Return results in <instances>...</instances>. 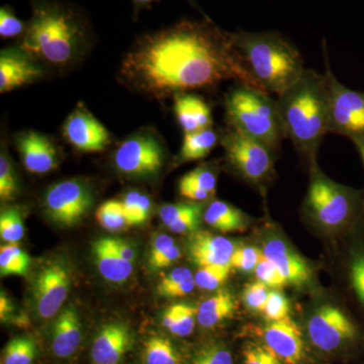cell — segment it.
<instances>
[{
  "instance_id": "obj_30",
  "label": "cell",
  "mask_w": 364,
  "mask_h": 364,
  "mask_svg": "<svg viewBox=\"0 0 364 364\" xmlns=\"http://www.w3.org/2000/svg\"><path fill=\"white\" fill-rule=\"evenodd\" d=\"M37 356V345L28 337H16L4 347L2 364H33Z\"/></svg>"
},
{
  "instance_id": "obj_34",
  "label": "cell",
  "mask_w": 364,
  "mask_h": 364,
  "mask_svg": "<svg viewBox=\"0 0 364 364\" xmlns=\"http://www.w3.org/2000/svg\"><path fill=\"white\" fill-rule=\"evenodd\" d=\"M25 235V225L21 210L16 208H7L0 215V237L9 244L18 243Z\"/></svg>"
},
{
  "instance_id": "obj_2",
  "label": "cell",
  "mask_w": 364,
  "mask_h": 364,
  "mask_svg": "<svg viewBox=\"0 0 364 364\" xmlns=\"http://www.w3.org/2000/svg\"><path fill=\"white\" fill-rule=\"evenodd\" d=\"M85 16L63 0H32V16L20 47L41 64L56 69L75 65L90 46Z\"/></svg>"
},
{
  "instance_id": "obj_39",
  "label": "cell",
  "mask_w": 364,
  "mask_h": 364,
  "mask_svg": "<svg viewBox=\"0 0 364 364\" xmlns=\"http://www.w3.org/2000/svg\"><path fill=\"white\" fill-rule=\"evenodd\" d=\"M262 251L253 246L236 248L232 255L231 267L242 272H252L262 258Z\"/></svg>"
},
{
  "instance_id": "obj_42",
  "label": "cell",
  "mask_w": 364,
  "mask_h": 364,
  "mask_svg": "<svg viewBox=\"0 0 364 364\" xmlns=\"http://www.w3.org/2000/svg\"><path fill=\"white\" fill-rule=\"evenodd\" d=\"M243 364H284L264 344L248 343L243 349Z\"/></svg>"
},
{
  "instance_id": "obj_50",
  "label": "cell",
  "mask_w": 364,
  "mask_h": 364,
  "mask_svg": "<svg viewBox=\"0 0 364 364\" xmlns=\"http://www.w3.org/2000/svg\"><path fill=\"white\" fill-rule=\"evenodd\" d=\"M131 1L132 4H133L134 9H135V14H138L139 11H142V9H149V7L152 6L154 2H157L158 0H131ZM186 1H188L191 6L195 7V9H198L205 18H208V16L203 14L200 7L198 6L196 0H186Z\"/></svg>"
},
{
  "instance_id": "obj_17",
  "label": "cell",
  "mask_w": 364,
  "mask_h": 364,
  "mask_svg": "<svg viewBox=\"0 0 364 364\" xmlns=\"http://www.w3.org/2000/svg\"><path fill=\"white\" fill-rule=\"evenodd\" d=\"M262 253L284 275L289 284L303 287L312 279L310 265L282 238L270 237L265 240Z\"/></svg>"
},
{
  "instance_id": "obj_18",
  "label": "cell",
  "mask_w": 364,
  "mask_h": 364,
  "mask_svg": "<svg viewBox=\"0 0 364 364\" xmlns=\"http://www.w3.org/2000/svg\"><path fill=\"white\" fill-rule=\"evenodd\" d=\"M235 250L236 246L233 241L207 231L191 234L188 241L189 257L200 267L210 265L231 267Z\"/></svg>"
},
{
  "instance_id": "obj_47",
  "label": "cell",
  "mask_w": 364,
  "mask_h": 364,
  "mask_svg": "<svg viewBox=\"0 0 364 364\" xmlns=\"http://www.w3.org/2000/svg\"><path fill=\"white\" fill-rule=\"evenodd\" d=\"M107 243L112 248V250L121 256L123 259L133 263L136 259V252L128 242L117 238H107Z\"/></svg>"
},
{
  "instance_id": "obj_20",
  "label": "cell",
  "mask_w": 364,
  "mask_h": 364,
  "mask_svg": "<svg viewBox=\"0 0 364 364\" xmlns=\"http://www.w3.org/2000/svg\"><path fill=\"white\" fill-rule=\"evenodd\" d=\"M82 341V325L77 311L67 306L59 314L54 323L51 347L59 358H67L75 353Z\"/></svg>"
},
{
  "instance_id": "obj_22",
  "label": "cell",
  "mask_w": 364,
  "mask_h": 364,
  "mask_svg": "<svg viewBox=\"0 0 364 364\" xmlns=\"http://www.w3.org/2000/svg\"><path fill=\"white\" fill-rule=\"evenodd\" d=\"M160 219L172 233L191 235L200 226L203 205L193 202L169 203L160 208Z\"/></svg>"
},
{
  "instance_id": "obj_8",
  "label": "cell",
  "mask_w": 364,
  "mask_h": 364,
  "mask_svg": "<svg viewBox=\"0 0 364 364\" xmlns=\"http://www.w3.org/2000/svg\"><path fill=\"white\" fill-rule=\"evenodd\" d=\"M220 144L224 148L228 164L243 181L263 186L272 178L273 151L267 146L229 127L221 133Z\"/></svg>"
},
{
  "instance_id": "obj_38",
  "label": "cell",
  "mask_w": 364,
  "mask_h": 364,
  "mask_svg": "<svg viewBox=\"0 0 364 364\" xmlns=\"http://www.w3.org/2000/svg\"><path fill=\"white\" fill-rule=\"evenodd\" d=\"M268 287L263 282H257L249 284L243 289L242 299L245 304L246 308L253 312L263 313L268 299Z\"/></svg>"
},
{
  "instance_id": "obj_32",
  "label": "cell",
  "mask_w": 364,
  "mask_h": 364,
  "mask_svg": "<svg viewBox=\"0 0 364 364\" xmlns=\"http://www.w3.org/2000/svg\"><path fill=\"white\" fill-rule=\"evenodd\" d=\"M97 222L107 231L117 232L130 226L121 200H109L97 208Z\"/></svg>"
},
{
  "instance_id": "obj_19",
  "label": "cell",
  "mask_w": 364,
  "mask_h": 364,
  "mask_svg": "<svg viewBox=\"0 0 364 364\" xmlns=\"http://www.w3.org/2000/svg\"><path fill=\"white\" fill-rule=\"evenodd\" d=\"M132 335L128 326L109 323L98 331L91 346L93 364H119L130 349Z\"/></svg>"
},
{
  "instance_id": "obj_7",
  "label": "cell",
  "mask_w": 364,
  "mask_h": 364,
  "mask_svg": "<svg viewBox=\"0 0 364 364\" xmlns=\"http://www.w3.org/2000/svg\"><path fill=\"white\" fill-rule=\"evenodd\" d=\"M166 147L153 128H142L126 136L114 152V167L119 173L135 179H153L161 173Z\"/></svg>"
},
{
  "instance_id": "obj_43",
  "label": "cell",
  "mask_w": 364,
  "mask_h": 364,
  "mask_svg": "<svg viewBox=\"0 0 364 364\" xmlns=\"http://www.w3.org/2000/svg\"><path fill=\"white\" fill-rule=\"evenodd\" d=\"M186 176L196 182L200 188L214 196L217 193V174L215 169L207 164L200 165L193 171L186 173Z\"/></svg>"
},
{
  "instance_id": "obj_49",
  "label": "cell",
  "mask_w": 364,
  "mask_h": 364,
  "mask_svg": "<svg viewBox=\"0 0 364 364\" xmlns=\"http://www.w3.org/2000/svg\"><path fill=\"white\" fill-rule=\"evenodd\" d=\"M151 205H152V203H151L149 196L141 193L140 198H139L138 205H136L134 226H138V225L143 224V223L147 220L148 215L150 214Z\"/></svg>"
},
{
  "instance_id": "obj_29",
  "label": "cell",
  "mask_w": 364,
  "mask_h": 364,
  "mask_svg": "<svg viewBox=\"0 0 364 364\" xmlns=\"http://www.w3.org/2000/svg\"><path fill=\"white\" fill-rule=\"evenodd\" d=\"M30 256L18 245L7 244L0 248V273L2 277H23L30 267Z\"/></svg>"
},
{
  "instance_id": "obj_23",
  "label": "cell",
  "mask_w": 364,
  "mask_h": 364,
  "mask_svg": "<svg viewBox=\"0 0 364 364\" xmlns=\"http://www.w3.org/2000/svg\"><path fill=\"white\" fill-rule=\"evenodd\" d=\"M92 254L98 272L107 282L122 284L131 277L133 263L117 255L107 243V238L93 242Z\"/></svg>"
},
{
  "instance_id": "obj_11",
  "label": "cell",
  "mask_w": 364,
  "mask_h": 364,
  "mask_svg": "<svg viewBox=\"0 0 364 364\" xmlns=\"http://www.w3.org/2000/svg\"><path fill=\"white\" fill-rule=\"evenodd\" d=\"M95 202L92 186L83 179L73 178L52 184L46 191L43 205L48 217L60 226L80 222Z\"/></svg>"
},
{
  "instance_id": "obj_16",
  "label": "cell",
  "mask_w": 364,
  "mask_h": 364,
  "mask_svg": "<svg viewBox=\"0 0 364 364\" xmlns=\"http://www.w3.org/2000/svg\"><path fill=\"white\" fill-rule=\"evenodd\" d=\"M263 341L284 364H299L304 358L303 333L291 317L270 322L262 333Z\"/></svg>"
},
{
  "instance_id": "obj_9",
  "label": "cell",
  "mask_w": 364,
  "mask_h": 364,
  "mask_svg": "<svg viewBox=\"0 0 364 364\" xmlns=\"http://www.w3.org/2000/svg\"><path fill=\"white\" fill-rule=\"evenodd\" d=\"M324 58L329 98L328 134L346 136L353 143L364 141V92L342 85L333 74L325 42Z\"/></svg>"
},
{
  "instance_id": "obj_31",
  "label": "cell",
  "mask_w": 364,
  "mask_h": 364,
  "mask_svg": "<svg viewBox=\"0 0 364 364\" xmlns=\"http://www.w3.org/2000/svg\"><path fill=\"white\" fill-rule=\"evenodd\" d=\"M145 364H179L176 347L168 339L160 336L151 337L144 349Z\"/></svg>"
},
{
  "instance_id": "obj_10",
  "label": "cell",
  "mask_w": 364,
  "mask_h": 364,
  "mask_svg": "<svg viewBox=\"0 0 364 364\" xmlns=\"http://www.w3.org/2000/svg\"><path fill=\"white\" fill-rule=\"evenodd\" d=\"M306 332L311 343L323 352L345 350L360 341L358 325L339 306H321L309 318Z\"/></svg>"
},
{
  "instance_id": "obj_15",
  "label": "cell",
  "mask_w": 364,
  "mask_h": 364,
  "mask_svg": "<svg viewBox=\"0 0 364 364\" xmlns=\"http://www.w3.org/2000/svg\"><path fill=\"white\" fill-rule=\"evenodd\" d=\"M14 138L23 166L31 173H49L58 167L59 149L49 136L28 130L18 133Z\"/></svg>"
},
{
  "instance_id": "obj_44",
  "label": "cell",
  "mask_w": 364,
  "mask_h": 364,
  "mask_svg": "<svg viewBox=\"0 0 364 364\" xmlns=\"http://www.w3.org/2000/svg\"><path fill=\"white\" fill-rule=\"evenodd\" d=\"M195 275L188 267H176L167 273L158 286V294L164 296L174 287L181 286L186 280L193 279Z\"/></svg>"
},
{
  "instance_id": "obj_21",
  "label": "cell",
  "mask_w": 364,
  "mask_h": 364,
  "mask_svg": "<svg viewBox=\"0 0 364 364\" xmlns=\"http://www.w3.org/2000/svg\"><path fill=\"white\" fill-rule=\"evenodd\" d=\"M177 123L184 134L195 133L213 127L210 105L193 93H179L173 97Z\"/></svg>"
},
{
  "instance_id": "obj_35",
  "label": "cell",
  "mask_w": 364,
  "mask_h": 364,
  "mask_svg": "<svg viewBox=\"0 0 364 364\" xmlns=\"http://www.w3.org/2000/svg\"><path fill=\"white\" fill-rule=\"evenodd\" d=\"M231 267H203L195 274L196 286L205 291H215L229 279Z\"/></svg>"
},
{
  "instance_id": "obj_48",
  "label": "cell",
  "mask_w": 364,
  "mask_h": 364,
  "mask_svg": "<svg viewBox=\"0 0 364 364\" xmlns=\"http://www.w3.org/2000/svg\"><path fill=\"white\" fill-rule=\"evenodd\" d=\"M176 245L173 238L168 236V235H159L153 241L152 247H151L149 261H153L162 255L163 253L166 252L169 248Z\"/></svg>"
},
{
  "instance_id": "obj_4",
  "label": "cell",
  "mask_w": 364,
  "mask_h": 364,
  "mask_svg": "<svg viewBox=\"0 0 364 364\" xmlns=\"http://www.w3.org/2000/svg\"><path fill=\"white\" fill-rule=\"evenodd\" d=\"M232 36L244 65L268 95L279 97L306 70L301 53L282 33L238 31Z\"/></svg>"
},
{
  "instance_id": "obj_27",
  "label": "cell",
  "mask_w": 364,
  "mask_h": 364,
  "mask_svg": "<svg viewBox=\"0 0 364 364\" xmlns=\"http://www.w3.org/2000/svg\"><path fill=\"white\" fill-rule=\"evenodd\" d=\"M196 313L186 304H176L163 314L162 324L171 334L186 337L195 330Z\"/></svg>"
},
{
  "instance_id": "obj_40",
  "label": "cell",
  "mask_w": 364,
  "mask_h": 364,
  "mask_svg": "<svg viewBox=\"0 0 364 364\" xmlns=\"http://www.w3.org/2000/svg\"><path fill=\"white\" fill-rule=\"evenodd\" d=\"M289 301L284 294L280 293L277 289L269 291L267 305H265L263 315L269 322H277L282 318L289 317Z\"/></svg>"
},
{
  "instance_id": "obj_24",
  "label": "cell",
  "mask_w": 364,
  "mask_h": 364,
  "mask_svg": "<svg viewBox=\"0 0 364 364\" xmlns=\"http://www.w3.org/2000/svg\"><path fill=\"white\" fill-rule=\"evenodd\" d=\"M203 220L222 233L243 232L248 226L247 215L224 200H213L203 212Z\"/></svg>"
},
{
  "instance_id": "obj_52",
  "label": "cell",
  "mask_w": 364,
  "mask_h": 364,
  "mask_svg": "<svg viewBox=\"0 0 364 364\" xmlns=\"http://www.w3.org/2000/svg\"><path fill=\"white\" fill-rule=\"evenodd\" d=\"M353 144L355 145L359 155H360L361 161H363L364 166V141H358V142H354Z\"/></svg>"
},
{
  "instance_id": "obj_28",
  "label": "cell",
  "mask_w": 364,
  "mask_h": 364,
  "mask_svg": "<svg viewBox=\"0 0 364 364\" xmlns=\"http://www.w3.org/2000/svg\"><path fill=\"white\" fill-rule=\"evenodd\" d=\"M347 273L352 291L364 310V238L352 242L347 261Z\"/></svg>"
},
{
  "instance_id": "obj_36",
  "label": "cell",
  "mask_w": 364,
  "mask_h": 364,
  "mask_svg": "<svg viewBox=\"0 0 364 364\" xmlns=\"http://www.w3.org/2000/svg\"><path fill=\"white\" fill-rule=\"evenodd\" d=\"M189 364H233V356L226 345L213 342L196 351Z\"/></svg>"
},
{
  "instance_id": "obj_45",
  "label": "cell",
  "mask_w": 364,
  "mask_h": 364,
  "mask_svg": "<svg viewBox=\"0 0 364 364\" xmlns=\"http://www.w3.org/2000/svg\"><path fill=\"white\" fill-rule=\"evenodd\" d=\"M179 195L186 198L188 202L203 203L213 198L210 193L200 188L196 182L191 181L188 176H183L178 182Z\"/></svg>"
},
{
  "instance_id": "obj_3",
  "label": "cell",
  "mask_w": 364,
  "mask_h": 364,
  "mask_svg": "<svg viewBox=\"0 0 364 364\" xmlns=\"http://www.w3.org/2000/svg\"><path fill=\"white\" fill-rule=\"evenodd\" d=\"M277 102L286 138L313 166L318 147L328 134L329 98L325 73L306 69L296 82L277 97Z\"/></svg>"
},
{
  "instance_id": "obj_12",
  "label": "cell",
  "mask_w": 364,
  "mask_h": 364,
  "mask_svg": "<svg viewBox=\"0 0 364 364\" xmlns=\"http://www.w3.org/2000/svg\"><path fill=\"white\" fill-rule=\"evenodd\" d=\"M62 134L67 142L79 152H102L112 143L111 133L83 102H78L67 117Z\"/></svg>"
},
{
  "instance_id": "obj_33",
  "label": "cell",
  "mask_w": 364,
  "mask_h": 364,
  "mask_svg": "<svg viewBox=\"0 0 364 364\" xmlns=\"http://www.w3.org/2000/svg\"><path fill=\"white\" fill-rule=\"evenodd\" d=\"M20 193L18 176L7 151L2 148L0 155V198L1 202H11Z\"/></svg>"
},
{
  "instance_id": "obj_6",
  "label": "cell",
  "mask_w": 364,
  "mask_h": 364,
  "mask_svg": "<svg viewBox=\"0 0 364 364\" xmlns=\"http://www.w3.org/2000/svg\"><path fill=\"white\" fill-rule=\"evenodd\" d=\"M311 169L305 208L314 222L332 232L356 224L364 213V195L331 181L317 164Z\"/></svg>"
},
{
  "instance_id": "obj_46",
  "label": "cell",
  "mask_w": 364,
  "mask_h": 364,
  "mask_svg": "<svg viewBox=\"0 0 364 364\" xmlns=\"http://www.w3.org/2000/svg\"><path fill=\"white\" fill-rule=\"evenodd\" d=\"M181 249L174 245L169 248L166 252L160 255L156 259L149 261V264L153 269H163V268L168 267L170 265L173 264L174 262H176L181 258Z\"/></svg>"
},
{
  "instance_id": "obj_51",
  "label": "cell",
  "mask_w": 364,
  "mask_h": 364,
  "mask_svg": "<svg viewBox=\"0 0 364 364\" xmlns=\"http://www.w3.org/2000/svg\"><path fill=\"white\" fill-rule=\"evenodd\" d=\"M13 311L14 306L11 299L4 291H1V296H0V318H1L2 322L7 321V318L11 317Z\"/></svg>"
},
{
  "instance_id": "obj_1",
  "label": "cell",
  "mask_w": 364,
  "mask_h": 364,
  "mask_svg": "<svg viewBox=\"0 0 364 364\" xmlns=\"http://www.w3.org/2000/svg\"><path fill=\"white\" fill-rule=\"evenodd\" d=\"M117 78L127 88L159 102L229 80L261 90L232 33L210 18L183 20L143 35L127 52Z\"/></svg>"
},
{
  "instance_id": "obj_37",
  "label": "cell",
  "mask_w": 364,
  "mask_h": 364,
  "mask_svg": "<svg viewBox=\"0 0 364 364\" xmlns=\"http://www.w3.org/2000/svg\"><path fill=\"white\" fill-rule=\"evenodd\" d=\"M26 23L21 21L14 14L13 7L1 6L0 9V37L11 39L18 36L23 37L26 32Z\"/></svg>"
},
{
  "instance_id": "obj_41",
  "label": "cell",
  "mask_w": 364,
  "mask_h": 364,
  "mask_svg": "<svg viewBox=\"0 0 364 364\" xmlns=\"http://www.w3.org/2000/svg\"><path fill=\"white\" fill-rule=\"evenodd\" d=\"M254 272L259 282L272 289H282L289 284L284 275L275 267L274 264L264 257V255H262L260 262L258 263L257 267Z\"/></svg>"
},
{
  "instance_id": "obj_26",
  "label": "cell",
  "mask_w": 364,
  "mask_h": 364,
  "mask_svg": "<svg viewBox=\"0 0 364 364\" xmlns=\"http://www.w3.org/2000/svg\"><path fill=\"white\" fill-rule=\"evenodd\" d=\"M236 306V301L229 291H218L200 304L196 313V320L203 328L215 327L231 318Z\"/></svg>"
},
{
  "instance_id": "obj_5",
  "label": "cell",
  "mask_w": 364,
  "mask_h": 364,
  "mask_svg": "<svg viewBox=\"0 0 364 364\" xmlns=\"http://www.w3.org/2000/svg\"><path fill=\"white\" fill-rule=\"evenodd\" d=\"M227 127L279 149L286 138L277 100L264 91L238 85L228 91L224 102Z\"/></svg>"
},
{
  "instance_id": "obj_14",
  "label": "cell",
  "mask_w": 364,
  "mask_h": 364,
  "mask_svg": "<svg viewBox=\"0 0 364 364\" xmlns=\"http://www.w3.org/2000/svg\"><path fill=\"white\" fill-rule=\"evenodd\" d=\"M42 64L21 47H11L0 53V92L7 93L32 85L44 77Z\"/></svg>"
},
{
  "instance_id": "obj_25",
  "label": "cell",
  "mask_w": 364,
  "mask_h": 364,
  "mask_svg": "<svg viewBox=\"0 0 364 364\" xmlns=\"http://www.w3.org/2000/svg\"><path fill=\"white\" fill-rule=\"evenodd\" d=\"M221 141V134L210 128L184 134L181 150L176 156L179 164L186 162L198 161L208 156Z\"/></svg>"
},
{
  "instance_id": "obj_13",
  "label": "cell",
  "mask_w": 364,
  "mask_h": 364,
  "mask_svg": "<svg viewBox=\"0 0 364 364\" xmlns=\"http://www.w3.org/2000/svg\"><path fill=\"white\" fill-rule=\"evenodd\" d=\"M70 289V275L61 263L43 267L33 284V299L41 318L54 317L63 306Z\"/></svg>"
}]
</instances>
